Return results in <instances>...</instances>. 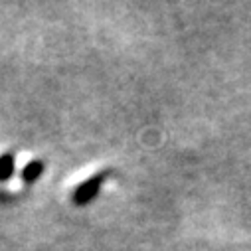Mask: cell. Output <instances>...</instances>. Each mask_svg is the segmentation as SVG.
<instances>
[{"mask_svg": "<svg viewBox=\"0 0 251 251\" xmlns=\"http://www.w3.org/2000/svg\"><path fill=\"white\" fill-rule=\"evenodd\" d=\"M16 170V158L12 152H4L0 154V182H6L12 178Z\"/></svg>", "mask_w": 251, "mask_h": 251, "instance_id": "cell-2", "label": "cell"}, {"mask_svg": "<svg viewBox=\"0 0 251 251\" xmlns=\"http://www.w3.org/2000/svg\"><path fill=\"white\" fill-rule=\"evenodd\" d=\"M107 174L109 172H99V174H93L91 178H87L85 182H81L74 192V202L77 206H85V204L93 202L99 196V190H101L103 182L107 180Z\"/></svg>", "mask_w": 251, "mask_h": 251, "instance_id": "cell-1", "label": "cell"}, {"mask_svg": "<svg viewBox=\"0 0 251 251\" xmlns=\"http://www.w3.org/2000/svg\"><path fill=\"white\" fill-rule=\"evenodd\" d=\"M42 174H44V162H42V160H32L30 164L24 166V170H22V180H24L26 184H34Z\"/></svg>", "mask_w": 251, "mask_h": 251, "instance_id": "cell-3", "label": "cell"}]
</instances>
